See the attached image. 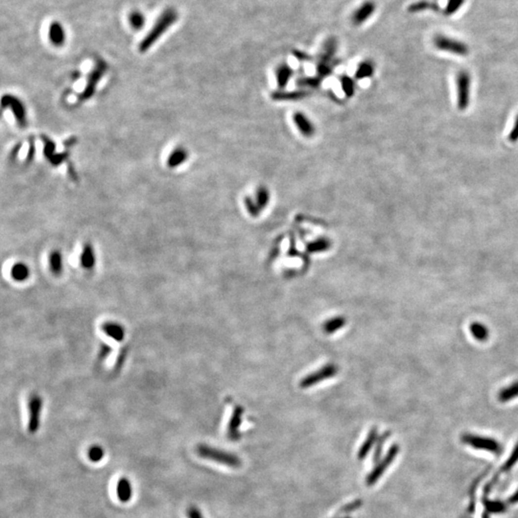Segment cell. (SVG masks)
I'll list each match as a JSON object with an SVG mask.
<instances>
[{
	"label": "cell",
	"mask_w": 518,
	"mask_h": 518,
	"mask_svg": "<svg viewBox=\"0 0 518 518\" xmlns=\"http://www.w3.org/2000/svg\"><path fill=\"white\" fill-rule=\"evenodd\" d=\"M177 17H178V15L175 10L173 9L165 10L162 13V15L158 17L157 22L155 23L151 31L149 32L147 36L142 40L140 45V51L146 52L153 45H155L157 40L165 32L167 31L168 28L177 20Z\"/></svg>",
	"instance_id": "cell-1"
},
{
	"label": "cell",
	"mask_w": 518,
	"mask_h": 518,
	"mask_svg": "<svg viewBox=\"0 0 518 518\" xmlns=\"http://www.w3.org/2000/svg\"><path fill=\"white\" fill-rule=\"evenodd\" d=\"M196 453L203 459L219 463L221 465H225L233 469H239L242 466L241 459L235 454L220 450L206 444H198L196 447Z\"/></svg>",
	"instance_id": "cell-2"
},
{
	"label": "cell",
	"mask_w": 518,
	"mask_h": 518,
	"mask_svg": "<svg viewBox=\"0 0 518 518\" xmlns=\"http://www.w3.org/2000/svg\"><path fill=\"white\" fill-rule=\"evenodd\" d=\"M462 440L464 443L478 450H485L493 454H500L502 452L501 443L493 438L467 433L462 436Z\"/></svg>",
	"instance_id": "cell-3"
},
{
	"label": "cell",
	"mask_w": 518,
	"mask_h": 518,
	"mask_svg": "<svg viewBox=\"0 0 518 518\" xmlns=\"http://www.w3.org/2000/svg\"><path fill=\"white\" fill-rule=\"evenodd\" d=\"M399 453V446L397 444H393L387 452L385 457L380 460L376 467L371 471L367 478H366V484L368 487H372L375 484H377V481L380 479V477L385 473V471L389 469V467L393 464L395 457Z\"/></svg>",
	"instance_id": "cell-4"
},
{
	"label": "cell",
	"mask_w": 518,
	"mask_h": 518,
	"mask_svg": "<svg viewBox=\"0 0 518 518\" xmlns=\"http://www.w3.org/2000/svg\"><path fill=\"white\" fill-rule=\"evenodd\" d=\"M471 78L467 71L459 72L457 76V102L460 110H467L471 103Z\"/></svg>",
	"instance_id": "cell-5"
},
{
	"label": "cell",
	"mask_w": 518,
	"mask_h": 518,
	"mask_svg": "<svg viewBox=\"0 0 518 518\" xmlns=\"http://www.w3.org/2000/svg\"><path fill=\"white\" fill-rule=\"evenodd\" d=\"M337 372L338 368L335 365L328 364L314 373L303 377L299 383V386L301 389H308L329 378L335 377L337 375Z\"/></svg>",
	"instance_id": "cell-6"
},
{
	"label": "cell",
	"mask_w": 518,
	"mask_h": 518,
	"mask_svg": "<svg viewBox=\"0 0 518 518\" xmlns=\"http://www.w3.org/2000/svg\"><path fill=\"white\" fill-rule=\"evenodd\" d=\"M44 407V400L42 396L38 394H33L28 400V432L35 434L39 431L41 426V418Z\"/></svg>",
	"instance_id": "cell-7"
},
{
	"label": "cell",
	"mask_w": 518,
	"mask_h": 518,
	"mask_svg": "<svg viewBox=\"0 0 518 518\" xmlns=\"http://www.w3.org/2000/svg\"><path fill=\"white\" fill-rule=\"evenodd\" d=\"M1 105L2 109H10L12 110L16 123L20 128H25L27 125V118H26V109L23 105V103L15 96L11 94H5L1 99Z\"/></svg>",
	"instance_id": "cell-8"
},
{
	"label": "cell",
	"mask_w": 518,
	"mask_h": 518,
	"mask_svg": "<svg viewBox=\"0 0 518 518\" xmlns=\"http://www.w3.org/2000/svg\"><path fill=\"white\" fill-rule=\"evenodd\" d=\"M106 70H107V64L104 63L103 61H98L97 63L95 64L94 70L91 72V74L89 76L88 84L86 86V89H85L84 93L80 96V99L82 101L89 100L93 95L94 94L96 87H97L99 81L103 77V75L106 72Z\"/></svg>",
	"instance_id": "cell-9"
},
{
	"label": "cell",
	"mask_w": 518,
	"mask_h": 518,
	"mask_svg": "<svg viewBox=\"0 0 518 518\" xmlns=\"http://www.w3.org/2000/svg\"><path fill=\"white\" fill-rule=\"evenodd\" d=\"M435 46L442 51L450 52L456 55L465 56L469 53V48L465 44L446 37H437L435 39Z\"/></svg>",
	"instance_id": "cell-10"
},
{
	"label": "cell",
	"mask_w": 518,
	"mask_h": 518,
	"mask_svg": "<svg viewBox=\"0 0 518 518\" xmlns=\"http://www.w3.org/2000/svg\"><path fill=\"white\" fill-rule=\"evenodd\" d=\"M243 409L240 406H236L234 413L231 417L229 426H228V436L231 440H237L240 439L241 435L239 432L240 426L242 424V415H243Z\"/></svg>",
	"instance_id": "cell-11"
},
{
	"label": "cell",
	"mask_w": 518,
	"mask_h": 518,
	"mask_svg": "<svg viewBox=\"0 0 518 518\" xmlns=\"http://www.w3.org/2000/svg\"><path fill=\"white\" fill-rule=\"evenodd\" d=\"M101 329L108 337L116 342H121L125 338L124 327L116 322H106L101 326Z\"/></svg>",
	"instance_id": "cell-12"
},
{
	"label": "cell",
	"mask_w": 518,
	"mask_h": 518,
	"mask_svg": "<svg viewBox=\"0 0 518 518\" xmlns=\"http://www.w3.org/2000/svg\"><path fill=\"white\" fill-rule=\"evenodd\" d=\"M376 9V5L373 2H366L362 5L360 8H358L353 16L351 17L352 22L355 25H360L364 23L370 16L373 15L374 11Z\"/></svg>",
	"instance_id": "cell-13"
},
{
	"label": "cell",
	"mask_w": 518,
	"mask_h": 518,
	"mask_svg": "<svg viewBox=\"0 0 518 518\" xmlns=\"http://www.w3.org/2000/svg\"><path fill=\"white\" fill-rule=\"evenodd\" d=\"M81 266L86 270H92L94 269L96 264V255H95L94 248L92 244L87 243L81 253L80 257Z\"/></svg>",
	"instance_id": "cell-14"
},
{
	"label": "cell",
	"mask_w": 518,
	"mask_h": 518,
	"mask_svg": "<svg viewBox=\"0 0 518 518\" xmlns=\"http://www.w3.org/2000/svg\"><path fill=\"white\" fill-rule=\"evenodd\" d=\"M117 498L122 503L129 502L133 497V486L130 480L126 477L119 479L116 487Z\"/></svg>",
	"instance_id": "cell-15"
},
{
	"label": "cell",
	"mask_w": 518,
	"mask_h": 518,
	"mask_svg": "<svg viewBox=\"0 0 518 518\" xmlns=\"http://www.w3.org/2000/svg\"><path fill=\"white\" fill-rule=\"evenodd\" d=\"M377 440H378V430L377 428H373L369 434H368V437L366 438L365 441L363 442V444L358 451V454L357 457L359 460H364L368 454L370 453V451L372 450L373 446L375 445V443H377Z\"/></svg>",
	"instance_id": "cell-16"
},
{
	"label": "cell",
	"mask_w": 518,
	"mask_h": 518,
	"mask_svg": "<svg viewBox=\"0 0 518 518\" xmlns=\"http://www.w3.org/2000/svg\"><path fill=\"white\" fill-rule=\"evenodd\" d=\"M11 277L17 283L26 282L30 277V269L23 262H17L11 269Z\"/></svg>",
	"instance_id": "cell-17"
},
{
	"label": "cell",
	"mask_w": 518,
	"mask_h": 518,
	"mask_svg": "<svg viewBox=\"0 0 518 518\" xmlns=\"http://www.w3.org/2000/svg\"><path fill=\"white\" fill-rule=\"evenodd\" d=\"M49 39L55 47L63 46L65 40V35L63 26L58 22H53L49 28Z\"/></svg>",
	"instance_id": "cell-18"
},
{
	"label": "cell",
	"mask_w": 518,
	"mask_h": 518,
	"mask_svg": "<svg viewBox=\"0 0 518 518\" xmlns=\"http://www.w3.org/2000/svg\"><path fill=\"white\" fill-rule=\"evenodd\" d=\"M49 267L51 273L58 277L63 273V255L59 251H53L49 256Z\"/></svg>",
	"instance_id": "cell-19"
},
{
	"label": "cell",
	"mask_w": 518,
	"mask_h": 518,
	"mask_svg": "<svg viewBox=\"0 0 518 518\" xmlns=\"http://www.w3.org/2000/svg\"><path fill=\"white\" fill-rule=\"evenodd\" d=\"M518 397V380L511 385L504 387L498 392V400L502 403L509 402Z\"/></svg>",
	"instance_id": "cell-20"
},
{
	"label": "cell",
	"mask_w": 518,
	"mask_h": 518,
	"mask_svg": "<svg viewBox=\"0 0 518 518\" xmlns=\"http://www.w3.org/2000/svg\"><path fill=\"white\" fill-rule=\"evenodd\" d=\"M188 157V152L183 148H177L173 151L167 159V165L170 168H176L187 161Z\"/></svg>",
	"instance_id": "cell-21"
},
{
	"label": "cell",
	"mask_w": 518,
	"mask_h": 518,
	"mask_svg": "<svg viewBox=\"0 0 518 518\" xmlns=\"http://www.w3.org/2000/svg\"><path fill=\"white\" fill-rule=\"evenodd\" d=\"M470 330H471L472 336L480 342L487 341L489 337V330L487 329V326H485L482 323H479V322L472 323L470 326Z\"/></svg>",
	"instance_id": "cell-22"
},
{
	"label": "cell",
	"mask_w": 518,
	"mask_h": 518,
	"mask_svg": "<svg viewBox=\"0 0 518 518\" xmlns=\"http://www.w3.org/2000/svg\"><path fill=\"white\" fill-rule=\"evenodd\" d=\"M345 324H346V321H345V318H343V317H335V318H332V319L328 320L323 325V330L327 334H333L334 332L343 329Z\"/></svg>",
	"instance_id": "cell-23"
},
{
	"label": "cell",
	"mask_w": 518,
	"mask_h": 518,
	"mask_svg": "<svg viewBox=\"0 0 518 518\" xmlns=\"http://www.w3.org/2000/svg\"><path fill=\"white\" fill-rule=\"evenodd\" d=\"M307 119L308 118H306L302 114H298L295 117L296 124L298 126V129L301 131V133H303L304 135H310L313 132V127L309 122V120Z\"/></svg>",
	"instance_id": "cell-24"
},
{
	"label": "cell",
	"mask_w": 518,
	"mask_h": 518,
	"mask_svg": "<svg viewBox=\"0 0 518 518\" xmlns=\"http://www.w3.org/2000/svg\"><path fill=\"white\" fill-rule=\"evenodd\" d=\"M88 456H89L90 461H92L93 463H98L103 460L105 456V451L101 445L94 444L90 447L88 451Z\"/></svg>",
	"instance_id": "cell-25"
},
{
	"label": "cell",
	"mask_w": 518,
	"mask_h": 518,
	"mask_svg": "<svg viewBox=\"0 0 518 518\" xmlns=\"http://www.w3.org/2000/svg\"><path fill=\"white\" fill-rule=\"evenodd\" d=\"M363 506V501L361 499H356L352 502L348 503L345 506H343L341 509H339V511L337 512V516H345V515H348L350 513H353L357 510H359Z\"/></svg>",
	"instance_id": "cell-26"
},
{
	"label": "cell",
	"mask_w": 518,
	"mask_h": 518,
	"mask_svg": "<svg viewBox=\"0 0 518 518\" xmlns=\"http://www.w3.org/2000/svg\"><path fill=\"white\" fill-rule=\"evenodd\" d=\"M390 437V432H386L384 433L381 437L378 438L377 443H376V449H375V453H374V462H377L379 460V458L381 457L382 454V450H383V446L385 444V441L387 440V439Z\"/></svg>",
	"instance_id": "cell-27"
},
{
	"label": "cell",
	"mask_w": 518,
	"mask_h": 518,
	"mask_svg": "<svg viewBox=\"0 0 518 518\" xmlns=\"http://www.w3.org/2000/svg\"><path fill=\"white\" fill-rule=\"evenodd\" d=\"M43 141L45 143V150H44V153H45V156L47 157L48 160H50L52 157H54L57 153H56V144L54 143V141H52L49 138L47 137H43Z\"/></svg>",
	"instance_id": "cell-28"
},
{
	"label": "cell",
	"mask_w": 518,
	"mask_h": 518,
	"mask_svg": "<svg viewBox=\"0 0 518 518\" xmlns=\"http://www.w3.org/2000/svg\"><path fill=\"white\" fill-rule=\"evenodd\" d=\"M518 462V443L516 445V447L514 448L513 452L511 453L510 458L505 462V464L503 465L502 471H510L512 468H514L516 466V464Z\"/></svg>",
	"instance_id": "cell-29"
},
{
	"label": "cell",
	"mask_w": 518,
	"mask_h": 518,
	"mask_svg": "<svg viewBox=\"0 0 518 518\" xmlns=\"http://www.w3.org/2000/svg\"><path fill=\"white\" fill-rule=\"evenodd\" d=\"M485 506L487 511L490 513H503L506 511V504L500 501H487Z\"/></svg>",
	"instance_id": "cell-30"
},
{
	"label": "cell",
	"mask_w": 518,
	"mask_h": 518,
	"mask_svg": "<svg viewBox=\"0 0 518 518\" xmlns=\"http://www.w3.org/2000/svg\"><path fill=\"white\" fill-rule=\"evenodd\" d=\"M373 72H374V64L367 62V63H362L361 65L359 66L357 75L361 78L370 77L373 74Z\"/></svg>",
	"instance_id": "cell-31"
},
{
	"label": "cell",
	"mask_w": 518,
	"mask_h": 518,
	"mask_svg": "<svg viewBox=\"0 0 518 518\" xmlns=\"http://www.w3.org/2000/svg\"><path fill=\"white\" fill-rule=\"evenodd\" d=\"M329 248H330V243L328 241L321 240V241H317L313 244H311L309 246V251L318 252V251H326Z\"/></svg>",
	"instance_id": "cell-32"
},
{
	"label": "cell",
	"mask_w": 518,
	"mask_h": 518,
	"mask_svg": "<svg viewBox=\"0 0 518 518\" xmlns=\"http://www.w3.org/2000/svg\"><path fill=\"white\" fill-rule=\"evenodd\" d=\"M68 157V153L67 152H63V153H57L54 157H52L49 162L55 166H58L59 164L63 163V161L66 160V158Z\"/></svg>",
	"instance_id": "cell-33"
},
{
	"label": "cell",
	"mask_w": 518,
	"mask_h": 518,
	"mask_svg": "<svg viewBox=\"0 0 518 518\" xmlns=\"http://www.w3.org/2000/svg\"><path fill=\"white\" fill-rule=\"evenodd\" d=\"M130 19H131V23H132V25H133L135 28H137V29L141 28V26L143 25V22H144V19H143V16H142L141 14H137V13H136V14H134V15L131 16Z\"/></svg>",
	"instance_id": "cell-34"
},
{
	"label": "cell",
	"mask_w": 518,
	"mask_h": 518,
	"mask_svg": "<svg viewBox=\"0 0 518 518\" xmlns=\"http://www.w3.org/2000/svg\"><path fill=\"white\" fill-rule=\"evenodd\" d=\"M188 518H204L202 512L195 506H191L188 509Z\"/></svg>",
	"instance_id": "cell-35"
},
{
	"label": "cell",
	"mask_w": 518,
	"mask_h": 518,
	"mask_svg": "<svg viewBox=\"0 0 518 518\" xmlns=\"http://www.w3.org/2000/svg\"><path fill=\"white\" fill-rule=\"evenodd\" d=\"M463 1L464 0H449L448 5H447V9H446V13L447 14L454 13L456 10L462 5Z\"/></svg>",
	"instance_id": "cell-36"
},
{
	"label": "cell",
	"mask_w": 518,
	"mask_h": 518,
	"mask_svg": "<svg viewBox=\"0 0 518 518\" xmlns=\"http://www.w3.org/2000/svg\"><path fill=\"white\" fill-rule=\"evenodd\" d=\"M509 140L512 142H517L518 141V116L516 119V122L514 124V127L510 133V136H509Z\"/></svg>",
	"instance_id": "cell-37"
},
{
	"label": "cell",
	"mask_w": 518,
	"mask_h": 518,
	"mask_svg": "<svg viewBox=\"0 0 518 518\" xmlns=\"http://www.w3.org/2000/svg\"><path fill=\"white\" fill-rule=\"evenodd\" d=\"M110 351H111V348H110L109 345H102L101 350H100V353H99V358H100V360H104V359H106V358L109 356Z\"/></svg>",
	"instance_id": "cell-38"
},
{
	"label": "cell",
	"mask_w": 518,
	"mask_h": 518,
	"mask_svg": "<svg viewBox=\"0 0 518 518\" xmlns=\"http://www.w3.org/2000/svg\"><path fill=\"white\" fill-rule=\"evenodd\" d=\"M30 146H29V153L27 155V161H31L35 155V141H34V138L30 139Z\"/></svg>",
	"instance_id": "cell-39"
},
{
	"label": "cell",
	"mask_w": 518,
	"mask_h": 518,
	"mask_svg": "<svg viewBox=\"0 0 518 518\" xmlns=\"http://www.w3.org/2000/svg\"><path fill=\"white\" fill-rule=\"evenodd\" d=\"M510 504H517L518 503V489L509 498Z\"/></svg>",
	"instance_id": "cell-40"
},
{
	"label": "cell",
	"mask_w": 518,
	"mask_h": 518,
	"mask_svg": "<svg viewBox=\"0 0 518 518\" xmlns=\"http://www.w3.org/2000/svg\"><path fill=\"white\" fill-rule=\"evenodd\" d=\"M350 518V517H343V518Z\"/></svg>",
	"instance_id": "cell-41"
}]
</instances>
